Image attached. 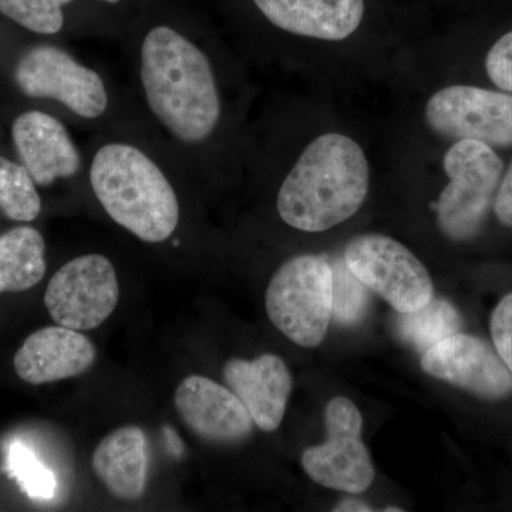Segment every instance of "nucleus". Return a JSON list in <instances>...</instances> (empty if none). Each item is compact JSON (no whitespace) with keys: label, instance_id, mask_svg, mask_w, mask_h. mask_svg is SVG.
<instances>
[{"label":"nucleus","instance_id":"3","mask_svg":"<svg viewBox=\"0 0 512 512\" xmlns=\"http://www.w3.org/2000/svg\"><path fill=\"white\" fill-rule=\"evenodd\" d=\"M369 178V163L355 140L336 133L315 138L282 181L279 217L298 231H328L360 210Z\"/></svg>","mask_w":512,"mask_h":512},{"label":"nucleus","instance_id":"25","mask_svg":"<svg viewBox=\"0 0 512 512\" xmlns=\"http://www.w3.org/2000/svg\"><path fill=\"white\" fill-rule=\"evenodd\" d=\"M485 70L498 89L512 93V30L491 47L485 60Z\"/></svg>","mask_w":512,"mask_h":512},{"label":"nucleus","instance_id":"8","mask_svg":"<svg viewBox=\"0 0 512 512\" xmlns=\"http://www.w3.org/2000/svg\"><path fill=\"white\" fill-rule=\"evenodd\" d=\"M325 424L328 440L306 448L303 470L323 487L348 494L365 493L376 471L362 441V413L352 400L338 396L326 406Z\"/></svg>","mask_w":512,"mask_h":512},{"label":"nucleus","instance_id":"15","mask_svg":"<svg viewBox=\"0 0 512 512\" xmlns=\"http://www.w3.org/2000/svg\"><path fill=\"white\" fill-rule=\"evenodd\" d=\"M224 379L258 429L266 433L279 429L292 392L291 372L281 357L262 355L251 362L231 359L224 366Z\"/></svg>","mask_w":512,"mask_h":512},{"label":"nucleus","instance_id":"29","mask_svg":"<svg viewBox=\"0 0 512 512\" xmlns=\"http://www.w3.org/2000/svg\"><path fill=\"white\" fill-rule=\"evenodd\" d=\"M384 511H386V512H390V511L400 512V511H403V510H400V508H384Z\"/></svg>","mask_w":512,"mask_h":512},{"label":"nucleus","instance_id":"27","mask_svg":"<svg viewBox=\"0 0 512 512\" xmlns=\"http://www.w3.org/2000/svg\"><path fill=\"white\" fill-rule=\"evenodd\" d=\"M335 512H370L373 508L369 504L363 503V501L356 500V498H346V500L340 501L333 508Z\"/></svg>","mask_w":512,"mask_h":512},{"label":"nucleus","instance_id":"4","mask_svg":"<svg viewBox=\"0 0 512 512\" xmlns=\"http://www.w3.org/2000/svg\"><path fill=\"white\" fill-rule=\"evenodd\" d=\"M13 79L25 96L55 101L77 120L101 123L114 117L116 100L103 74L63 47H30L19 57Z\"/></svg>","mask_w":512,"mask_h":512},{"label":"nucleus","instance_id":"6","mask_svg":"<svg viewBox=\"0 0 512 512\" xmlns=\"http://www.w3.org/2000/svg\"><path fill=\"white\" fill-rule=\"evenodd\" d=\"M450 183L436 204L441 232L451 241L467 242L480 234L504 175V163L493 147L474 140L451 146L443 161Z\"/></svg>","mask_w":512,"mask_h":512},{"label":"nucleus","instance_id":"9","mask_svg":"<svg viewBox=\"0 0 512 512\" xmlns=\"http://www.w3.org/2000/svg\"><path fill=\"white\" fill-rule=\"evenodd\" d=\"M120 285L113 262L101 254L76 256L50 279L45 306L56 325L74 330L99 328L116 309Z\"/></svg>","mask_w":512,"mask_h":512},{"label":"nucleus","instance_id":"5","mask_svg":"<svg viewBox=\"0 0 512 512\" xmlns=\"http://www.w3.org/2000/svg\"><path fill=\"white\" fill-rule=\"evenodd\" d=\"M266 312L282 335L316 348L332 319V268L329 256L298 255L288 259L266 289Z\"/></svg>","mask_w":512,"mask_h":512},{"label":"nucleus","instance_id":"22","mask_svg":"<svg viewBox=\"0 0 512 512\" xmlns=\"http://www.w3.org/2000/svg\"><path fill=\"white\" fill-rule=\"evenodd\" d=\"M6 471L35 500H52L57 491L55 473L22 441H12L6 450Z\"/></svg>","mask_w":512,"mask_h":512},{"label":"nucleus","instance_id":"26","mask_svg":"<svg viewBox=\"0 0 512 512\" xmlns=\"http://www.w3.org/2000/svg\"><path fill=\"white\" fill-rule=\"evenodd\" d=\"M494 212L504 227L512 228V163L501 178L500 187L495 194Z\"/></svg>","mask_w":512,"mask_h":512},{"label":"nucleus","instance_id":"21","mask_svg":"<svg viewBox=\"0 0 512 512\" xmlns=\"http://www.w3.org/2000/svg\"><path fill=\"white\" fill-rule=\"evenodd\" d=\"M332 268V319L338 325L353 326L365 319L369 288L346 264L343 255L329 258Z\"/></svg>","mask_w":512,"mask_h":512},{"label":"nucleus","instance_id":"12","mask_svg":"<svg viewBox=\"0 0 512 512\" xmlns=\"http://www.w3.org/2000/svg\"><path fill=\"white\" fill-rule=\"evenodd\" d=\"M12 140L20 163L25 165L37 187L73 180L86 170V156L69 128L46 111L19 114L12 124Z\"/></svg>","mask_w":512,"mask_h":512},{"label":"nucleus","instance_id":"13","mask_svg":"<svg viewBox=\"0 0 512 512\" xmlns=\"http://www.w3.org/2000/svg\"><path fill=\"white\" fill-rule=\"evenodd\" d=\"M180 419L205 443L231 446L247 440L254 420L229 387L205 376L185 377L174 394Z\"/></svg>","mask_w":512,"mask_h":512},{"label":"nucleus","instance_id":"10","mask_svg":"<svg viewBox=\"0 0 512 512\" xmlns=\"http://www.w3.org/2000/svg\"><path fill=\"white\" fill-rule=\"evenodd\" d=\"M427 126L451 140L512 147V96L476 86L446 87L426 104Z\"/></svg>","mask_w":512,"mask_h":512},{"label":"nucleus","instance_id":"19","mask_svg":"<svg viewBox=\"0 0 512 512\" xmlns=\"http://www.w3.org/2000/svg\"><path fill=\"white\" fill-rule=\"evenodd\" d=\"M460 313L446 299H431L419 311L399 313L394 320L397 336L423 355L441 340L461 329Z\"/></svg>","mask_w":512,"mask_h":512},{"label":"nucleus","instance_id":"11","mask_svg":"<svg viewBox=\"0 0 512 512\" xmlns=\"http://www.w3.org/2000/svg\"><path fill=\"white\" fill-rule=\"evenodd\" d=\"M421 370L480 399L498 402L512 394V373L497 350L476 336L456 333L421 356Z\"/></svg>","mask_w":512,"mask_h":512},{"label":"nucleus","instance_id":"28","mask_svg":"<svg viewBox=\"0 0 512 512\" xmlns=\"http://www.w3.org/2000/svg\"><path fill=\"white\" fill-rule=\"evenodd\" d=\"M104 3H109V5H117L121 0H103Z\"/></svg>","mask_w":512,"mask_h":512},{"label":"nucleus","instance_id":"17","mask_svg":"<svg viewBox=\"0 0 512 512\" xmlns=\"http://www.w3.org/2000/svg\"><path fill=\"white\" fill-rule=\"evenodd\" d=\"M92 466L114 497L140 500L146 493L150 466L147 434L137 426L114 430L94 450Z\"/></svg>","mask_w":512,"mask_h":512},{"label":"nucleus","instance_id":"16","mask_svg":"<svg viewBox=\"0 0 512 512\" xmlns=\"http://www.w3.org/2000/svg\"><path fill=\"white\" fill-rule=\"evenodd\" d=\"M275 28L312 39H348L365 15L363 0H254Z\"/></svg>","mask_w":512,"mask_h":512},{"label":"nucleus","instance_id":"14","mask_svg":"<svg viewBox=\"0 0 512 512\" xmlns=\"http://www.w3.org/2000/svg\"><path fill=\"white\" fill-rule=\"evenodd\" d=\"M92 340L79 330L47 326L28 336L13 359L23 382L39 386L83 375L96 362Z\"/></svg>","mask_w":512,"mask_h":512},{"label":"nucleus","instance_id":"23","mask_svg":"<svg viewBox=\"0 0 512 512\" xmlns=\"http://www.w3.org/2000/svg\"><path fill=\"white\" fill-rule=\"evenodd\" d=\"M73 0H0V13L36 35L56 36L66 26L64 8Z\"/></svg>","mask_w":512,"mask_h":512},{"label":"nucleus","instance_id":"2","mask_svg":"<svg viewBox=\"0 0 512 512\" xmlns=\"http://www.w3.org/2000/svg\"><path fill=\"white\" fill-rule=\"evenodd\" d=\"M177 158L144 121L114 124L87 151L90 190L111 221L146 244L173 239L181 224Z\"/></svg>","mask_w":512,"mask_h":512},{"label":"nucleus","instance_id":"7","mask_svg":"<svg viewBox=\"0 0 512 512\" xmlns=\"http://www.w3.org/2000/svg\"><path fill=\"white\" fill-rule=\"evenodd\" d=\"M342 255L350 271L397 313L419 311L433 299L429 272L396 239L380 234L360 235L346 245Z\"/></svg>","mask_w":512,"mask_h":512},{"label":"nucleus","instance_id":"18","mask_svg":"<svg viewBox=\"0 0 512 512\" xmlns=\"http://www.w3.org/2000/svg\"><path fill=\"white\" fill-rule=\"evenodd\" d=\"M45 274V238L36 228L20 225L0 235V293L28 291Z\"/></svg>","mask_w":512,"mask_h":512},{"label":"nucleus","instance_id":"24","mask_svg":"<svg viewBox=\"0 0 512 512\" xmlns=\"http://www.w3.org/2000/svg\"><path fill=\"white\" fill-rule=\"evenodd\" d=\"M494 349L512 373V292L495 306L490 320Z\"/></svg>","mask_w":512,"mask_h":512},{"label":"nucleus","instance_id":"20","mask_svg":"<svg viewBox=\"0 0 512 512\" xmlns=\"http://www.w3.org/2000/svg\"><path fill=\"white\" fill-rule=\"evenodd\" d=\"M0 211L16 222L35 221L42 211V198L25 165L3 156H0Z\"/></svg>","mask_w":512,"mask_h":512},{"label":"nucleus","instance_id":"1","mask_svg":"<svg viewBox=\"0 0 512 512\" xmlns=\"http://www.w3.org/2000/svg\"><path fill=\"white\" fill-rule=\"evenodd\" d=\"M127 49L147 127L183 167L200 165L224 119L220 80L207 46L180 26L157 22Z\"/></svg>","mask_w":512,"mask_h":512}]
</instances>
